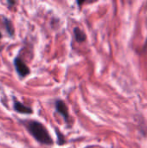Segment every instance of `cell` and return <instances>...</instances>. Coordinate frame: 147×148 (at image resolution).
I'll return each mask as SVG.
<instances>
[{"instance_id":"5","label":"cell","mask_w":147,"mask_h":148,"mask_svg":"<svg viewBox=\"0 0 147 148\" xmlns=\"http://www.w3.org/2000/svg\"><path fill=\"white\" fill-rule=\"evenodd\" d=\"M74 34H75L76 41L79 42H84L86 40V34L80 28L75 27L74 29Z\"/></svg>"},{"instance_id":"8","label":"cell","mask_w":147,"mask_h":148,"mask_svg":"<svg viewBox=\"0 0 147 148\" xmlns=\"http://www.w3.org/2000/svg\"><path fill=\"white\" fill-rule=\"evenodd\" d=\"M7 3H8V4H9V6L10 7V6H12L13 4H15V3H16V2H15V1H8V2H7Z\"/></svg>"},{"instance_id":"1","label":"cell","mask_w":147,"mask_h":148,"mask_svg":"<svg viewBox=\"0 0 147 148\" xmlns=\"http://www.w3.org/2000/svg\"><path fill=\"white\" fill-rule=\"evenodd\" d=\"M29 133L39 143L46 146H51L54 142L49 134L47 128L41 123L36 121H30L25 124Z\"/></svg>"},{"instance_id":"2","label":"cell","mask_w":147,"mask_h":148,"mask_svg":"<svg viewBox=\"0 0 147 148\" xmlns=\"http://www.w3.org/2000/svg\"><path fill=\"white\" fill-rule=\"evenodd\" d=\"M14 66H15V69L16 70V73L22 78L27 76L30 73L29 67L26 65V63L19 56H16L14 59Z\"/></svg>"},{"instance_id":"6","label":"cell","mask_w":147,"mask_h":148,"mask_svg":"<svg viewBox=\"0 0 147 148\" xmlns=\"http://www.w3.org/2000/svg\"><path fill=\"white\" fill-rule=\"evenodd\" d=\"M3 24H4V27H5V29H6L7 33L10 36H13V35H14V28H13L11 21L10 19H8L7 17H3Z\"/></svg>"},{"instance_id":"7","label":"cell","mask_w":147,"mask_h":148,"mask_svg":"<svg viewBox=\"0 0 147 148\" xmlns=\"http://www.w3.org/2000/svg\"><path fill=\"white\" fill-rule=\"evenodd\" d=\"M55 133H56V136H57V144L60 145V146L65 144L66 143V140H65L64 135L57 128H55Z\"/></svg>"},{"instance_id":"3","label":"cell","mask_w":147,"mask_h":148,"mask_svg":"<svg viewBox=\"0 0 147 148\" xmlns=\"http://www.w3.org/2000/svg\"><path fill=\"white\" fill-rule=\"evenodd\" d=\"M55 110L56 112L63 117L64 121L68 124L69 122V114L68 111V107L65 102L62 100H57L55 101Z\"/></svg>"},{"instance_id":"10","label":"cell","mask_w":147,"mask_h":148,"mask_svg":"<svg viewBox=\"0 0 147 148\" xmlns=\"http://www.w3.org/2000/svg\"><path fill=\"white\" fill-rule=\"evenodd\" d=\"M2 37V34H1V32H0V38Z\"/></svg>"},{"instance_id":"9","label":"cell","mask_w":147,"mask_h":148,"mask_svg":"<svg viewBox=\"0 0 147 148\" xmlns=\"http://www.w3.org/2000/svg\"><path fill=\"white\" fill-rule=\"evenodd\" d=\"M146 47L147 48V37H146Z\"/></svg>"},{"instance_id":"4","label":"cell","mask_w":147,"mask_h":148,"mask_svg":"<svg viewBox=\"0 0 147 148\" xmlns=\"http://www.w3.org/2000/svg\"><path fill=\"white\" fill-rule=\"evenodd\" d=\"M13 108L16 112L19 114H31L33 113V110L31 108L21 103L20 101H15L13 104Z\"/></svg>"}]
</instances>
